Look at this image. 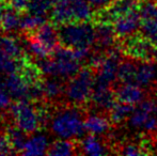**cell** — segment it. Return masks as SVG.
<instances>
[{"instance_id": "obj_18", "label": "cell", "mask_w": 157, "mask_h": 156, "mask_svg": "<svg viewBox=\"0 0 157 156\" xmlns=\"http://www.w3.org/2000/svg\"><path fill=\"white\" fill-rule=\"evenodd\" d=\"M77 146L72 139H62L56 140L49 146L47 150V155L55 156H68L76 154Z\"/></svg>"}, {"instance_id": "obj_37", "label": "cell", "mask_w": 157, "mask_h": 156, "mask_svg": "<svg viewBox=\"0 0 157 156\" xmlns=\"http://www.w3.org/2000/svg\"><path fill=\"white\" fill-rule=\"evenodd\" d=\"M3 86H4V80L2 81L1 79H0V88H1V87H3Z\"/></svg>"}, {"instance_id": "obj_16", "label": "cell", "mask_w": 157, "mask_h": 156, "mask_svg": "<svg viewBox=\"0 0 157 156\" xmlns=\"http://www.w3.org/2000/svg\"><path fill=\"white\" fill-rule=\"evenodd\" d=\"M0 49L9 57L16 60H21L26 57L23 47L18 43V41L13 36H0Z\"/></svg>"}, {"instance_id": "obj_31", "label": "cell", "mask_w": 157, "mask_h": 156, "mask_svg": "<svg viewBox=\"0 0 157 156\" xmlns=\"http://www.w3.org/2000/svg\"><path fill=\"white\" fill-rule=\"evenodd\" d=\"M11 101H12V97H11L10 93L6 90V86L0 88V110L10 108L11 105H12Z\"/></svg>"}, {"instance_id": "obj_29", "label": "cell", "mask_w": 157, "mask_h": 156, "mask_svg": "<svg viewBox=\"0 0 157 156\" xmlns=\"http://www.w3.org/2000/svg\"><path fill=\"white\" fill-rule=\"evenodd\" d=\"M121 154L123 155H128V156H139V155H145L149 154L147 151L144 150V148L137 146L135 143H128L125 144L120 151Z\"/></svg>"}, {"instance_id": "obj_1", "label": "cell", "mask_w": 157, "mask_h": 156, "mask_svg": "<svg viewBox=\"0 0 157 156\" xmlns=\"http://www.w3.org/2000/svg\"><path fill=\"white\" fill-rule=\"evenodd\" d=\"M61 45L70 48H91L95 45V27L90 21L57 26Z\"/></svg>"}, {"instance_id": "obj_27", "label": "cell", "mask_w": 157, "mask_h": 156, "mask_svg": "<svg viewBox=\"0 0 157 156\" xmlns=\"http://www.w3.org/2000/svg\"><path fill=\"white\" fill-rule=\"evenodd\" d=\"M27 41H28L29 51L34 57H36L37 59H44V58H48V57H52V52L35 38H33L31 36H27Z\"/></svg>"}, {"instance_id": "obj_11", "label": "cell", "mask_w": 157, "mask_h": 156, "mask_svg": "<svg viewBox=\"0 0 157 156\" xmlns=\"http://www.w3.org/2000/svg\"><path fill=\"white\" fill-rule=\"evenodd\" d=\"M95 27V45L98 49L107 50L111 49L118 38L114 31L113 25L111 23H94Z\"/></svg>"}, {"instance_id": "obj_12", "label": "cell", "mask_w": 157, "mask_h": 156, "mask_svg": "<svg viewBox=\"0 0 157 156\" xmlns=\"http://www.w3.org/2000/svg\"><path fill=\"white\" fill-rule=\"evenodd\" d=\"M114 92L119 102L130 105H138L145 97L144 91L137 83H122Z\"/></svg>"}, {"instance_id": "obj_15", "label": "cell", "mask_w": 157, "mask_h": 156, "mask_svg": "<svg viewBox=\"0 0 157 156\" xmlns=\"http://www.w3.org/2000/svg\"><path fill=\"white\" fill-rule=\"evenodd\" d=\"M47 138L44 135H35L27 140L24 150L21 154L23 155H43L47 154L48 150Z\"/></svg>"}, {"instance_id": "obj_23", "label": "cell", "mask_w": 157, "mask_h": 156, "mask_svg": "<svg viewBox=\"0 0 157 156\" xmlns=\"http://www.w3.org/2000/svg\"><path fill=\"white\" fill-rule=\"evenodd\" d=\"M46 23V18L43 15H34V14H28L23 15L21 18V25L19 29L25 34L30 33V32L36 30L39 27Z\"/></svg>"}, {"instance_id": "obj_21", "label": "cell", "mask_w": 157, "mask_h": 156, "mask_svg": "<svg viewBox=\"0 0 157 156\" xmlns=\"http://www.w3.org/2000/svg\"><path fill=\"white\" fill-rule=\"evenodd\" d=\"M6 133L8 135L10 142L14 149L15 153L21 154V151L24 150L26 142H27V134L21 129L18 126H8L6 129Z\"/></svg>"}, {"instance_id": "obj_24", "label": "cell", "mask_w": 157, "mask_h": 156, "mask_svg": "<svg viewBox=\"0 0 157 156\" xmlns=\"http://www.w3.org/2000/svg\"><path fill=\"white\" fill-rule=\"evenodd\" d=\"M43 87H44V95H45V98H47V100L58 98L63 93V91H65V88H64L62 81L57 79L56 76H54V78L52 79L44 80Z\"/></svg>"}, {"instance_id": "obj_28", "label": "cell", "mask_w": 157, "mask_h": 156, "mask_svg": "<svg viewBox=\"0 0 157 156\" xmlns=\"http://www.w3.org/2000/svg\"><path fill=\"white\" fill-rule=\"evenodd\" d=\"M142 34L145 36L157 49V19L142 21L141 24Z\"/></svg>"}, {"instance_id": "obj_26", "label": "cell", "mask_w": 157, "mask_h": 156, "mask_svg": "<svg viewBox=\"0 0 157 156\" xmlns=\"http://www.w3.org/2000/svg\"><path fill=\"white\" fill-rule=\"evenodd\" d=\"M55 0H29L27 13L45 16L48 11L52 10Z\"/></svg>"}, {"instance_id": "obj_34", "label": "cell", "mask_w": 157, "mask_h": 156, "mask_svg": "<svg viewBox=\"0 0 157 156\" xmlns=\"http://www.w3.org/2000/svg\"><path fill=\"white\" fill-rule=\"evenodd\" d=\"M8 8V6L4 3H1L0 2V21H1V18H2V15H3L4 11H6V9Z\"/></svg>"}, {"instance_id": "obj_19", "label": "cell", "mask_w": 157, "mask_h": 156, "mask_svg": "<svg viewBox=\"0 0 157 156\" xmlns=\"http://www.w3.org/2000/svg\"><path fill=\"white\" fill-rule=\"evenodd\" d=\"M21 13L17 12L13 8L6 9L3 15H2L1 21H0V27L3 32H11L14 31L16 29H19V25H21Z\"/></svg>"}, {"instance_id": "obj_4", "label": "cell", "mask_w": 157, "mask_h": 156, "mask_svg": "<svg viewBox=\"0 0 157 156\" xmlns=\"http://www.w3.org/2000/svg\"><path fill=\"white\" fill-rule=\"evenodd\" d=\"M10 110L16 125L27 135L35 133L42 126L36 107L30 104V101H16Z\"/></svg>"}, {"instance_id": "obj_35", "label": "cell", "mask_w": 157, "mask_h": 156, "mask_svg": "<svg viewBox=\"0 0 157 156\" xmlns=\"http://www.w3.org/2000/svg\"><path fill=\"white\" fill-rule=\"evenodd\" d=\"M154 100V102H155L156 106H157V86L155 88H154V92H153V97H152Z\"/></svg>"}, {"instance_id": "obj_6", "label": "cell", "mask_w": 157, "mask_h": 156, "mask_svg": "<svg viewBox=\"0 0 157 156\" xmlns=\"http://www.w3.org/2000/svg\"><path fill=\"white\" fill-rule=\"evenodd\" d=\"M121 61V52L118 49L111 48L107 50V56L98 67V74L95 77V81L111 86L118 78V70Z\"/></svg>"}, {"instance_id": "obj_2", "label": "cell", "mask_w": 157, "mask_h": 156, "mask_svg": "<svg viewBox=\"0 0 157 156\" xmlns=\"http://www.w3.org/2000/svg\"><path fill=\"white\" fill-rule=\"evenodd\" d=\"M52 131L64 139H75L82 136L86 127L81 110L76 106L58 112L52 120Z\"/></svg>"}, {"instance_id": "obj_14", "label": "cell", "mask_w": 157, "mask_h": 156, "mask_svg": "<svg viewBox=\"0 0 157 156\" xmlns=\"http://www.w3.org/2000/svg\"><path fill=\"white\" fill-rule=\"evenodd\" d=\"M79 149L81 150V153L91 156L105 155L108 153L105 144L101 141H99L96 135H93V134H90L81 140Z\"/></svg>"}, {"instance_id": "obj_32", "label": "cell", "mask_w": 157, "mask_h": 156, "mask_svg": "<svg viewBox=\"0 0 157 156\" xmlns=\"http://www.w3.org/2000/svg\"><path fill=\"white\" fill-rule=\"evenodd\" d=\"M9 2H10V4L14 9L23 11V10H25V9H27L29 0H9Z\"/></svg>"}, {"instance_id": "obj_7", "label": "cell", "mask_w": 157, "mask_h": 156, "mask_svg": "<svg viewBox=\"0 0 157 156\" xmlns=\"http://www.w3.org/2000/svg\"><path fill=\"white\" fill-rule=\"evenodd\" d=\"M141 24H142V21H141L140 13L137 9V10L116 18L112 25H113L117 36L121 39H126L134 36L139 30V28H141Z\"/></svg>"}, {"instance_id": "obj_8", "label": "cell", "mask_w": 157, "mask_h": 156, "mask_svg": "<svg viewBox=\"0 0 157 156\" xmlns=\"http://www.w3.org/2000/svg\"><path fill=\"white\" fill-rule=\"evenodd\" d=\"M4 86L12 98L16 101H30L31 83L21 73L14 72L8 74L4 79Z\"/></svg>"}, {"instance_id": "obj_9", "label": "cell", "mask_w": 157, "mask_h": 156, "mask_svg": "<svg viewBox=\"0 0 157 156\" xmlns=\"http://www.w3.org/2000/svg\"><path fill=\"white\" fill-rule=\"evenodd\" d=\"M26 36H31L40 41L50 52L52 54L58 47L61 46L60 39H59L58 27L52 23H45L39 27L36 30L27 33Z\"/></svg>"}, {"instance_id": "obj_38", "label": "cell", "mask_w": 157, "mask_h": 156, "mask_svg": "<svg viewBox=\"0 0 157 156\" xmlns=\"http://www.w3.org/2000/svg\"><path fill=\"white\" fill-rule=\"evenodd\" d=\"M0 31H2V30H1V27H0Z\"/></svg>"}, {"instance_id": "obj_10", "label": "cell", "mask_w": 157, "mask_h": 156, "mask_svg": "<svg viewBox=\"0 0 157 156\" xmlns=\"http://www.w3.org/2000/svg\"><path fill=\"white\" fill-rule=\"evenodd\" d=\"M91 101L98 108L103 109V110H110L116 104V92L111 89L109 85L95 81Z\"/></svg>"}, {"instance_id": "obj_20", "label": "cell", "mask_w": 157, "mask_h": 156, "mask_svg": "<svg viewBox=\"0 0 157 156\" xmlns=\"http://www.w3.org/2000/svg\"><path fill=\"white\" fill-rule=\"evenodd\" d=\"M135 107L134 105L126 104L123 102L116 103L111 109L109 110L110 112V121L114 124H120L128 120L134 111Z\"/></svg>"}, {"instance_id": "obj_13", "label": "cell", "mask_w": 157, "mask_h": 156, "mask_svg": "<svg viewBox=\"0 0 157 156\" xmlns=\"http://www.w3.org/2000/svg\"><path fill=\"white\" fill-rule=\"evenodd\" d=\"M157 79V64L152 60L138 63L136 83L141 87H149Z\"/></svg>"}, {"instance_id": "obj_25", "label": "cell", "mask_w": 157, "mask_h": 156, "mask_svg": "<svg viewBox=\"0 0 157 156\" xmlns=\"http://www.w3.org/2000/svg\"><path fill=\"white\" fill-rule=\"evenodd\" d=\"M138 11L142 21L157 19V0H140Z\"/></svg>"}, {"instance_id": "obj_33", "label": "cell", "mask_w": 157, "mask_h": 156, "mask_svg": "<svg viewBox=\"0 0 157 156\" xmlns=\"http://www.w3.org/2000/svg\"><path fill=\"white\" fill-rule=\"evenodd\" d=\"M88 1L91 3V6L93 8L96 9H103L105 6H109L113 0H88Z\"/></svg>"}, {"instance_id": "obj_5", "label": "cell", "mask_w": 157, "mask_h": 156, "mask_svg": "<svg viewBox=\"0 0 157 156\" xmlns=\"http://www.w3.org/2000/svg\"><path fill=\"white\" fill-rule=\"evenodd\" d=\"M156 48L144 36H132L126 38L122 46L125 55L140 61H150L155 57Z\"/></svg>"}, {"instance_id": "obj_17", "label": "cell", "mask_w": 157, "mask_h": 156, "mask_svg": "<svg viewBox=\"0 0 157 156\" xmlns=\"http://www.w3.org/2000/svg\"><path fill=\"white\" fill-rule=\"evenodd\" d=\"M86 131L93 135H103L109 129L110 121L107 118L98 115L89 116L85 120Z\"/></svg>"}, {"instance_id": "obj_36", "label": "cell", "mask_w": 157, "mask_h": 156, "mask_svg": "<svg viewBox=\"0 0 157 156\" xmlns=\"http://www.w3.org/2000/svg\"><path fill=\"white\" fill-rule=\"evenodd\" d=\"M0 2H1V3H4V4H6V6H9V0H0Z\"/></svg>"}, {"instance_id": "obj_30", "label": "cell", "mask_w": 157, "mask_h": 156, "mask_svg": "<svg viewBox=\"0 0 157 156\" xmlns=\"http://www.w3.org/2000/svg\"><path fill=\"white\" fill-rule=\"evenodd\" d=\"M8 154H15V151L13 149L12 144L10 142L6 133L0 131V155H8Z\"/></svg>"}, {"instance_id": "obj_3", "label": "cell", "mask_w": 157, "mask_h": 156, "mask_svg": "<svg viewBox=\"0 0 157 156\" xmlns=\"http://www.w3.org/2000/svg\"><path fill=\"white\" fill-rule=\"evenodd\" d=\"M95 77L92 67H86L81 69L66 86L65 94L67 100L75 106H80L89 102L93 92Z\"/></svg>"}, {"instance_id": "obj_22", "label": "cell", "mask_w": 157, "mask_h": 156, "mask_svg": "<svg viewBox=\"0 0 157 156\" xmlns=\"http://www.w3.org/2000/svg\"><path fill=\"white\" fill-rule=\"evenodd\" d=\"M138 64L134 61H121L118 70V79L121 83H136Z\"/></svg>"}]
</instances>
